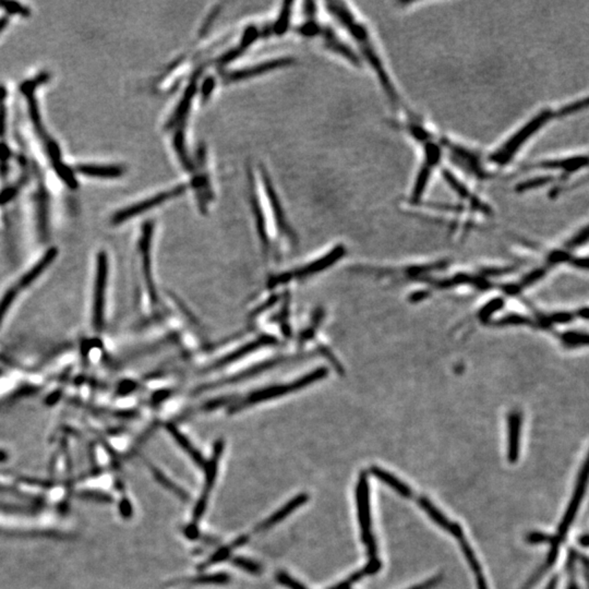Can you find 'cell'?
Returning <instances> with one entry per match:
<instances>
[{
  "mask_svg": "<svg viewBox=\"0 0 589 589\" xmlns=\"http://www.w3.org/2000/svg\"><path fill=\"white\" fill-rule=\"evenodd\" d=\"M441 140L444 157L467 179L482 183L495 178V173L488 164L487 155L480 149L457 141L446 134H441Z\"/></svg>",
  "mask_w": 589,
  "mask_h": 589,
  "instance_id": "obj_4",
  "label": "cell"
},
{
  "mask_svg": "<svg viewBox=\"0 0 589 589\" xmlns=\"http://www.w3.org/2000/svg\"><path fill=\"white\" fill-rule=\"evenodd\" d=\"M8 24V18L7 17H3V18H0V33L6 29V26Z\"/></svg>",
  "mask_w": 589,
  "mask_h": 589,
  "instance_id": "obj_45",
  "label": "cell"
},
{
  "mask_svg": "<svg viewBox=\"0 0 589 589\" xmlns=\"http://www.w3.org/2000/svg\"><path fill=\"white\" fill-rule=\"evenodd\" d=\"M568 589H579V587H577V585L575 584V581H572V583H570V584H568Z\"/></svg>",
  "mask_w": 589,
  "mask_h": 589,
  "instance_id": "obj_47",
  "label": "cell"
},
{
  "mask_svg": "<svg viewBox=\"0 0 589 589\" xmlns=\"http://www.w3.org/2000/svg\"><path fill=\"white\" fill-rule=\"evenodd\" d=\"M588 107V97H577L575 100L568 101L559 106H548L541 108L534 115L524 121L519 128L506 136L497 147L487 154L489 166L504 168L515 160L516 156L523 151L535 136L549 127L555 121H562L586 110Z\"/></svg>",
  "mask_w": 589,
  "mask_h": 589,
  "instance_id": "obj_3",
  "label": "cell"
},
{
  "mask_svg": "<svg viewBox=\"0 0 589 589\" xmlns=\"http://www.w3.org/2000/svg\"><path fill=\"white\" fill-rule=\"evenodd\" d=\"M249 539H250V537H249L248 535H246V536L239 537V538H237L235 541L231 542V545H228L226 546V547L223 548L220 551L215 553L214 555H212L207 562L201 564V566H200V570H203V568H209V566H213V564H216V563L226 560V559L229 557V555H231V552L234 549L238 547H242V546L246 545L247 542L249 541Z\"/></svg>",
  "mask_w": 589,
  "mask_h": 589,
  "instance_id": "obj_30",
  "label": "cell"
},
{
  "mask_svg": "<svg viewBox=\"0 0 589 589\" xmlns=\"http://www.w3.org/2000/svg\"><path fill=\"white\" fill-rule=\"evenodd\" d=\"M215 81L213 80V78L207 79V81L203 84V87H202V97H203V100L207 101L209 99V95L212 94L213 90H214Z\"/></svg>",
  "mask_w": 589,
  "mask_h": 589,
  "instance_id": "obj_40",
  "label": "cell"
},
{
  "mask_svg": "<svg viewBox=\"0 0 589 589\" xmlns=\"http://www.w3.org/2000/svg\"><path fill=\"white\" fill-rule=\"evenodd\" d=\"M136 389V384L134 382H123L121 383V388H119V392L123 393V394H126V393L131 392V391L134 390Z\"/></svg>",
  "mask_w": 589,
  "mask_h": 589,
  "instance_id": "obj_43",
  "label": "cell"
},
{
  "mask_svg": "<svg viewBox=\"0 0 589 589\" xmlns=\"http://www.w3.org/2000/svg\"><path fill=\"white\" fill-rule=\"evenodd\" d=\"M76 172L82 175L95 177V178H118L125 173V168L121 166H100V165H84L76 166Z\"/></svg>",
  "mask_w": 589,
  "mask_h": 589,
  "instance_id": "obj_24",
  "label": "cell"
},
{
  "mask_svg": "<svg viewBox=\"0 0 589 589\" xmlns=\"http://www.w3.org/2000/svg\"><path fill=\"white\" fill-rule=\"evenodd\" d=\"M325 6L327 10L343 26L353 39V42L356 43L357 48L362 54V61L369 65L372 74L379 83L380 89L388 99L392 110L401 112L402 108L405 106V102L402 99L390 69L385 63L384 58L380 52L379 46L372 37L368 25L358 18L347 3L331 1Z\"/></svg>",
  "mask_w": 589,
  "mask_h": 589,
  "instance_id": "obj_2",
  "label": "cell"
},
{
  "mask_svg": "<svg viewBox=\"0 0 589 589\" xmlns=\"http://www.w3.org/2000/svg\"><path fill=\"white\" fill-rule=\"evenodd\" d=\"M6 110L3 104L0 105V136L5 134Z\"/></svg>",
  "mask_w": 589,
  "mask_h": 589,
  "instance_id": "obj_41",
  "label": "cell"
},
{
  "mask_svg": "<svg viewBox=\"0 0 589 589\" xmlns=\"http://www.w3.org/2000/svg\"><path fill=\"white\" fill-rule=\"evenodd\" d=\"M274 343V338H270V336H261V338L254 340L251 343L246 344V345L242 346L241 349H237V351H233L231 353H228L227 356L220 359V360H218V362L209 366L207 371H209V370L213 371V370L220 369L223 366H227V364H231V362H237L238 359L242 358V357L246 356L248 353L261 349L263 346L272 345V344Z\"/></svg>",
  "mask_w": 589,
  "mask_h": 589,
  "instance_id": "obj_21",
  "label": "cell"
},
{
  "mask_svg": "<svg viewBox=\"0 0 589 589\" xmlns=\"http://www.w3.org/2000/svg\"><path fill=\"white\" fill-rule=\"evenodd\" d=\"M523 413L514 409L508 415V459L510 464L516 463L519 457Z\"/></svg>",
  "mask_w": 589,
  "mask_h": 589,
  "instance_id": "obj_18",
  "label": "cell"
},
{
  "mask_svg": "<svg viewBox=\"0 0 589 589\" xmlns=\"http://www.w3.org/2000/svg\"><path fill=\"white\" fill-rule=\"evenodd\" d=\"M0 6H3L6 10L10 13H19V14H29V10L24 8L23 6L18 3H11V1H3L0 3Z\"/></svg>",
  "mask_w": 589,
  "mask_h": 589,
  "instance_id": "obj_38",
  "label": "cell"
},
{
  "mask_svg": "<svg viewBox=\"0 0 589 589\" xmlns=\"http://www.w3.org/2000/svg\"><path fill=\"white\" fill-rule=\"evenodd\" d=\"M417 502H418L420 508L429 515L432 521H435L439 526L442 527L448 534L455 537L456 539H458V541L465 538L461 525L455 523V521H450L427 497L420 495V497H417Z\"/></svg>",
  "mask_w": 589,
  "mask_h": 589,
  "instance_id": "obj_19",
  "label": "cell"
},
{
  "mask_svg": "<svg viewBox=\"0 0 589 589\" xmlns=\"http://www.w3.org/2000/svg\"><path fill=\"white\" fill-rule=\"evenodd\" d=\"M381 566H382V564H381V561L379 559L369 561V562L366 563V566L362 568V570H359L356 573H353V575L349 576V579H345V581H342L340 584L335 585V586L330 589H349L351 585L355 584L356 581H360L364 576L373 575V574L378 573L381 570Z\"/></svg>",
  "mask_w": 589,
  "mask_h": 589,
  "instance_id": "obj_29",
  "label": "cell"
},
{
  "mask_svg": "<svg viewBox=\"0 0 589 589\" xmlns=\"http://www.w3.org/2000/svg\"><path fill=\"white\" fill-rule=\"evenodd\" d=\"M187 189H188L187 185H178V186L168 189V190L160 192V194H155V196H149L147 199L142 200L141 202H138L136 205H132L130 207L121 209L119 212L114 215L112 222L115 225H118V224H121V223L131 220L134 216L143 214V213L147 212L149 209L160 207L161 205H164L168 200L176 199V198L183 196V194H186Z\"/></svg>",
  "mask_w": 589,
  "mask_h": 589,
  "instance_id": "obj_11",
  "label": "cell"
},
{
  "mask_svg": "<svg viewBox=\"0 0 589 589\" xmlns=\"http://www.w3.org/2000/svg\"><path fill=\"white\" fill-rule=\"evenodd\" d=\"M57 254L58 250L56 248H50V250H48V252L43 256L42 259L39 260L37 265L32 267L31 270L20 280L18 288H25L26 286L33 283L39 275L44 272L45 269L54 261V259L57 257Z\"/></svg>",
  "mask_w": 589,
  "mask_h": 589,
  "instance_id": "obj_25",
  "label": "cell"
},
{
  "mask_svg": "<svg viewBox=\"0 0 589 589\" xmlns=\"http://www.w3.org/2000/svg\"><path fill=\"white\" fill-rule=\"evenodd\" d=\"M308 499H309V497L306 493H301V495H297L296 497H293V500L286 503L283 508H280L278 512H275L269 519L260 523L256 527V529H254V533L263 532V530H267L271 527L275 526L276 524L286 519L289 514L293 513V510H296L301 506H304V503L308 501Z\"/></svg>",
  "mask_w": 589,
  "mask_h": 589,
  "instance_id": "obj_22",
  "label": "cell"
},
{
  "mask_svg": "<svg viewBox=\"0 0 589 589\" xmlns=\"http://www.w3.org/2000/svg\"><path fill=\"white\" fill-rule=\"evenodd\" d=\"M551 535L544 534V533L533 532L527 536V542L532 545H540V544H551L552 541Z\"/></svg>",
  "mask_w": 589,
  "mask_h": 589,
  "instance_id": "obj_37",
  "label": "cell"
},
{
  "mask_svg": "<svg viewBox=\"0 0 589 589\" xmlns=\"http://www.w3.org/2000/svg\"><path fill=\"white\" fill-rule=\"evenodd\" d=\"M16 296L17 287L11 288V289H9V291L5 293V296L1 298V300H0V323H1L3 317H5V314L7 313V311H8L11 304H12L13 300L16 299Z\"/></svg>",
  "mask_w": 589,
  "mask_h": 589,
  "instance_id": "obj_35",
  "label": "cell"
},
{
  "mask_svg": "<svg viewBox=\"0 0 589 589\" xmlns=\"http://www.w3.org/2000/svg\"><path fill=\"white\" fill-rule=\"evenodd\" d=\"M327 370L325 368H320V369L314 370L309 375H304L301 379L296 380L295 382L288 383V384L275 385L270 388L263 389V390L254 392L251 395L241 402L238 405L234 407V411H239L240 409H246L249 406L254 405V404L261 403V402L269 401L272 398L280 397V396L287 395L289 393L295 392V391L301 390L306 388L311 383L316 382L318 380L323 379L327 375Z\"/></svg>",
  "mask_w": 589,
  "mask_h": 589,
  "instance_id": "obj_9",
  "label": "cell"
},
{
  "mask_svg": "<svg viewBox=\"0 0 589 589\" xmlns=\"http://www.w3.org/2000/svg\"><path fill=\"white\" fill-rule=\"evenodd\" d=\"M370 471H371V474L373 476L377 477L380 482H384L385 484L390 486L393 490H395L396 493H400L402 497H406V499L414 497V493H413L411 487H409L407 484H404L403 482L396 478L394 475L390 474L389 471H384L383 468H380L378 466H372L370 468Z\"/></svg>",
  "mask_w": 589,
  "mask_h": 589,
  "instance_id": "obj_23",
  "label": "cell"
},
{
  "mask_svg": "<svg viewBox=\"0 0 589 589\" xmlns=\"http://www.w3.org/2000/svg\"><path fill=\"white\" fill-rule=\"evenodd\" d=\"M588 167V155L587 153H574L564 156L547 157L542 160L535 161L521 166L519 174H530L536 172H550L559 173L574 178Z\"/></svg>",
  "mask_w": 589,
  "mask_h": 589,
  "instance_id": "obj_7",
  "label": "cell"
},
{
  "mask_svg": "<svg viewBox=\"0 0 589 589\" xmlns=\"http://www.w3.org/2000/svg\"><path fill=\"white\" fill-rule=\"evenodd\" d=\"M167 430L172 433L174 439H175L176 442L178 443L180 445L181 448H183L187 454H188L190 457L194 459V463L198 465V466L202 467V468H205L207 466V464H205V459L202 457L201 454L196 450V448L192 446V443L189 442L188 439H187L185 435L179 431L177 428L174 426V424H167Z\"/></svg>",
  "mask_w": 589,
  "mask_h": 589,
  "instance_id": "obj_27",
  "label": "cell"
},
{
  "mask_svg": "<svg viewBox=\"0 0 589 589\" xmlns=\"http://www.w3.org/2000/svg\"><path fill=\"white\" fill-rule=\"evenodd\" d=\"M442 581V575L435 576L428 581H424L422 584L416 585V586L411 587L409 589H432L439 585V583Z\"/></svg>",
  "mask_w": 589,
  "mask_h": 589,
  "instance_id": "obj_39",
  "label": "cell"
},
{
  "mask_svg": "<svg viewBox=\"0 0 589 589\" xmlns=\"http://www.w3.org/2000/svg\"><path fill=\"white\" fill-rule=\"evenodd\" d=\"M233 563L237 568L245 570V571L249 572V573L259 574L260 571H261L259 564L254 562V561L249 560V559L239 558L238 557V558L234 559Z\"/></svg>",
  "mask_w": 589,
  "mask_h": 589,
  "instance_id": "obj_36",
  "label": "cell"
},
{
  "mask_svg": "<svg viewBox=\"0 0 589 589\" xmlns=\"http://www.w3.org/2000/svg\"><path fill=\"white\" fill-rule=\"evenodd\" d=\"M475 577H476L477 588L488 589L487 581H486V579H484V574H482V571L479 572V573L475 574Z\"/></svg>",
  "mask_w": 589,
  "mask_h": 589,
  "instance_id": "obj_42",
  "label": "cell"
},
{
  "mask_svg": "<svg viewBox=\"0 0 589 589\" xmlns=\"http://www.w3.org/2000/svg\"><path fill=\"white\" fill-rule=\"evenodd\" d=\"M3 96V90L0 89V97Z\"/></svg>",
  "mask_w": 589,
  "mask_h": 589,
  "instance_id": "obj_48",
  "label": "cell"
},
{
  "mask_svg": "<svg viewBox=\"0 0 589 589\" xmlns=\"http://www.w3.org/2000/svg\"><path fill=\"white\" fill-rule=\"evenodd\" d=\"M369 484L366 473H362L359 476L357 484L356 497L357 508H358V521L362 532V539L366 547L369 561L377 560L378 548L375 536L372 534L371 513H370Z\"/></svg>",
  "mask_w": 589,
  "mask_h": 589,
  "instance_id": "obj_8",
  "label": "cell"
},
{
  "mask_svg": "<svg viewBox=\"0 0 589 589\" xmlns=\"http://www.w3.org/2000/svg\"><path fill=\"white\" fill-rule=\"evenodd\" d=\"M223 451H224V441H216L214 444V448H213L212 457H211L209 463L207 464V466H205L207 471H205V489H203L201 497H200V500L198 501L196 508H194V519H192V525L186 530V536L190 538V539H194L198 536V523H199L202 515L205 513V508H207L209 495L215 484V478H216V474H218V462H220Z\"/></svg>",
  "mask_w": 589,
  "mask_h": 589,
  "instance_id": "obj_10",
  "label": "cell"
},
{
  "mask_svg": "<svg viewBox=\"0 0 589 589\" xmlns=\"http://www.w3.org/2000/svg\"><path fill=\"white\" fill-rule=\"evenodd\" d=\"M107 257L105 252L97 256L96 278H95L93 324L97 331L102 330L104 322L105 291L107 282Z\"/></svg>",
  "mask_w": 589,
  "mask_h": 589,
  "instance_id": "obj_13",
  "label": "cell"
},
{
  "mask_svg": "<svg viewBox=\"0 0 589 589\" xmlns=\"http://www.w3.org/2000/svg\"><path fill=\"white\" fill-rule=\"evenodd\" d=\"M291 3H285L283 6V10L280 12L278 17V21L275 22L274 31L273 33L276 35L283 34L284 32L287 30L288 24H289V18H291Z\"/></svg>",
  "mask_w": 589,
  "mask_h": 589,
  "instance_id": "obj_32",
  "label": "cell"
},
{
  "mask_svg": "<svg viewBox=\"0 0 589 589\" xmlns=\"http://www.w3.org/2000/svg\"><path fill=\"white\" fill-rule=\"evenodd\" d=\"M558 340L566 349H579L581 346H587L588 335L586 332L581 331H566L558 334Z\"/></svg>",
  "mask_w": 589,
  "mask_h": 589,
  "instance_id": "obj_31",
  "label": "cell"
},
{
  "mask_svg": "<svg viewBox=\"0 0 589 589\" xmlns=\"http://www.w3.org/2000/svg\"><path fill=\"white\" fill-rule=\"evenodd\" d=\"M441 175L445 185L455 194L458 203L463 205L471 213L473 218L479 215L486 218L493 216V209L491 205L486 202V200L482 199V196L477 194L466 181L463 180L459 176L456 175L448 168H442Z\"/></svg>",
  "mask_w": 589,
  "mask_h": 589,
  "instance_id": "obj_6",
  "label": "cell"
},
{
  "mask_svg": "<svg viewBox=\"0 0 589 589\" xmlns=\"http://www.w3.org/2000/svg\"><path fill=\"white\" fill-rule=\"evenodd\" d=\"M400 113H402V117L391 121V125L409 136L416 144L420 154L416 176L407 199L411 207H417L420 202L424 201V194L429 188L433 176L437 170L441 169L444 149L441 134L430 128L422 116L406 105Z\"/></svg>",
  "mask_w": 589,
  "mask_h": 589,
  "instance_id": "obj_1",
  "label": "cell"
},
{
  "mask_svg": "<svg viewBox=\"0 0 589 589\" xmlns=\"http://www.w3.org/2000/svg\"><path fill=\"white\" fill-rule=\"evenodd\" d=\"M207 155H205V147H200L199 156H198V164H199V174L194 177L192 181V187L196 190V198L199 201V207L201 211H207V203L213 198L212 188L209 183V174L207 170Z\"/></svg>",
  "mask_w": 589,
  "mask_h": 589,
  "instance_id": "obj_16",
  "label": "cell"
},
{
  "mask_svg": "<svg viewBox=\"0 0 589 589\" xmlns=\"http://www.w3.org/2000/svg\"><path fill=\"white\" fill-rule=\"evenodd\" d=\"M579 544L581 547L587 548V546H588V535L585 534L579 537Z\"/></svg>",
  "mask_w": 589,
  "mask_h": 589,
  "instance_id": "obj_44",
  "label": "cell"
},
{
  "mask_svg": "<svg viewBox=\"0 0 589 589\" xmlns=\"http://www.w3.org/2000/svg\"><path fill=\"white\" fill-rule=\"evenodd\" d=\"M587 477H588V463H587V461H585L583 468H581V473L579 475V479H577V484H576L573 497H572L571 502L568 504V510H566V515L563 517L560 526H559L558 534H557V536L552 537V541L550 544L551 549H550L549 553H548L547 560H546L545 564L538 570L540 574L547 573L550 568H552L555 562H557L560 546L562 545V542H564V539H566L568 529H570L574 519H575L576 513L579 510L581 500H583V497L585 495V491H586Z\"/></svg>",
  "mask_w": 589,
  "mask_h": 589,
  "instance_id": "obj_5",
  "label": "cell"
},
{
  "mask_svg": "<svg viewBox=\"0 0 589 589\" xmlns=\"http://www.w3.org/2000/svg\"><path fill=\"white\" fill-rule=\"evenodd\" d=\"M251 207L252 212H254V220L257 224L258 233H259L260 240H261L262 246L265 251H269V237H267V227H265V220L262 212L261 205H260L259 198L257 194L251 190Z\"/></svg>",
  "mask_w": 589,
  "mask_h": 589,
  "instance_id": "obj_28",
  "label": "cell"
},
{
  "mask_svg": "<svg viewBox=\"0 0 589 589\" xmlns=\"http://www.w3.org/2000/svg\"><path fill=\"white\" fill-rule=\"evenodd\" d=\"M259 37V31H258L257 28H254V26H250L248 29L245 31L244 37H242V39H241L240 45L238 46H236L233 50H229V52H226L225 55H223L222 57L218 58V61L216 63L218 65H224L226 63H231V61H234L235 58L240 56L247 48L252 44V43L256 41V39Z\"/></svg>",
  "mask_w": 589,
  "mask_h": 589,
  "instance_id": "obj_26",
  "label": "cell"
},
{
  "mask_svg": "<svg viewBox=\"0 0 589 589\" xmlns=\"http://www.w3.org/2000/svg\"><path fill=\"white\" fill-rule=\"evenodd\" d=\"M154 471V475L156 476L157 480L161 482V484L164 486V487L169 489L170 491H173L176 495H178L179 499H181L183 501H188L189 495H187L186 491H183L181 488L177 487L174 482H170L169 479H167L164 475L162 474V471H157V469L153 468Z\"/></svg>",
  "mask_w": 589,
  "mask_h": 589,
  "instance_id": "obj_34",
  "label": "cell"
},
{
  "mask_svg": "<svg viewBox=\"0 0 589 589\" xmlns=\"http://www.w3.org/2000/svg\"><path fill=\"white\" fill-rule=\"evenodd\" d=\"M261 178L262 183H263V188H265V194H267V200H269V205H270L271 209H272L273 215H274V220L276 222V225H278V229L282 231V234L287 237L289 240L296 241V236L293 234V231H291V226L288 224L287 220H286L285 212H284V209H282V205H280V199H278V194H276V190L274 189V186L272 185V180H271L270 176L267 174V170L265 168H262L261 169Z\"/></svg>",
  "mask_w": 589,
  "mask_h": 589,
  "instance_id": "obj_15",
  "label": "cell"
},
{
  "mask_svg": "<svg viewBox=\"0 0 589 589\" xmlns=\"http://www.w3.org/2000/svg\"><path fill=\"white\" fill-rule=\"evenodd\" d=\"M196 87H198V76L196 78H192V82L189 84L186 91L183 93V97L179 101L177 107L174 110L173 115L170 116L168 119L166 127L167 128H175L178 127L179 129H185V121L188 116L189 110L192 107V101H194V95H196Z\"/></svg>",
  "mask_w": 589,
  "mask_h": 589,
  "instance_id": "obj_20",
  "label": "cell"
},
{
  "mask_svg": "<svg viewBox=\"0 0 589 589\" xmlns=\"http://www.w3.org/2000/svg\"><path fill=\"white\" fill-rule=\"evenodd\" d=\"M346 254V247L343 245H338L335 248L332 249L329 254H325L324 257L317 261L312 262L310 265H304V267H300L298 270H295L293 272L285 273V274L278 275L276 278L271 280V286L278 285V284L286 283L288 280H291L293 278H306L309 275L316 274V273L321 272L325 270L327 267L334 265L338 260L342 259Z\"/></svg>",
  "mask_w": 589,
  "mask_h": 589,
  "instance_id": "obj_12",
  "label": "cell"
},
{
  "mask_svg": "<svg viewBox=\"0 0 589 589\" xmlns=\"http://www.w3.org/2000/svg\"><path fill=\"white\" fill-rule=\"evenodd\" d=\"M152 223L147 222L142 228L141 240H140V251H141L142 263H143L144 276L147 282V291L152 302H156V291H155L154 282L152 280V271H151V241H152L153 229Z\"/></svg>",
  "mask_w": 589,
  "mask_h": 589,
  "instance_id": "obj_17",
  "label": "cell"
},
{
  "mask_svg": "<svg viewBox=\"0 0 589 589\" xmlns=\"http://www.w3.org/2000/svg\"><path fill=\"white\" fill-rule=\"evenodd\" d=\"M58 396H59V393H58V394H57V393H55V394H54V395L50 396V397L48 398V402H50V403H55V402L57 401Z\"/></svg>",
  "mask_w": 589,
  "mask_h": 589,
  "instance_id": "obj_46",
  "label": "cell"
},
{
  "mask_svg": "<svg viewBox=\"0 0 589 589\" xmlns=\"http://www.w3.org/2000/svg\"><path fill=\"white\" fill-rule=\"evenodd\" d=\"M229 581V576L225 573L212 574V575L199 576L196 579H192L190 583L192 585H207V584H218L224 585Z\"/></svg>",
  "mask_w": 589,
  "mask_h": 589,
  "instance_id": "obj_33",
  "label": "cell"
},
{
  "mask_svg": "<svg viewBox=\"0 0 589 589\" xmlns=\"http://www.w3.org/2000/svg\"><path fill=\"white\" fill-rule=\"evenodd\" d=\"M293 59L291 57H280L276 59L260 63L258 65H250L246 68L237 69V70L228 71L224 74V81L226 83H235V82L244 81L254 76L267 74L276 69L284 68L288 65H293Z\"/></svg>",
  "mask_w": 589,
  "mask_h": 589,
  "instance_id": "obj_14",
  "label": "cell"
}]
</instances>
